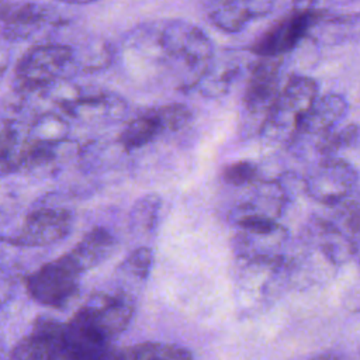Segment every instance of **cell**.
<instances>
[{
    "mask_svg": "<svg viewBox=\"0 0 360 360\" xmlns=\"http://www.w3.org/2000/svg\"><path fill=\"white\" fill-rule=\"evenodd\" d=\"M82 274L68 255H63L31 273L27 278V291L42 305L62 308L76 295Z\"/></svg>",
    "mask_w": 360,
    "mask_h": 360,
    "instance_id": "obj_4",
    "label": "cell"
},
{
    "mask_svg": "<svg viewBox=\"0 0 360 360\" xmlns=\"http://www.w3.org/2000/svg\"><path fill=\"white\" fill-rule=\"evenodd\" d=\"M76 66L73 48L46 44L30 49L17 63L14 84L18 90H38L53 84Z\"/></svg>",
    "mask_w": 360,
    "mask_h": 360,
    "instance_id": "obj_3",
    "label": "cell"
},
{
    "mask_svg": "<svg viewBox=\"0 0 360 360\" xmlns=\"http://www.w3.org/2000/svg\"><path fill=\"white\" fill-rule=\"evenodd\" d=\"M274 3L276 0H208L207 15L219 31L235 34L252 20L267 15Z\"/></svg>",
    "mask_w": 360,
    "mask_h": 360,
    "instance_id": "obj_11",
    "label": "cell"
},
{
    "mask_svg": "<svg viewBox=\"0 0 360 360\" xmlns=\"http://www.w3.org/2000/svg\"><path fill=\"white\" fill-rule=\"evenodd\" d=\"M346 200L340 202L343 205L340 211L343 222L342 229L347 232L360 246V200Z\"/></svg>",
    "mask_w": 360,
    "mask_h": 360,
    "instance_id": "obj_24",
    "label": "cell"
},
{
    "mask_svg": "<svg viewBox=\"0 0 360 360\" xmlns=\"http://www.w3.org/2000/svg\"><path fill=\"white\" fill-rule=\"evenodd\" d=\"M160 197L148 194L139 198L129 214V228L134 232H150L158 222L160 212Z\"/></svg>",
    "mask_w": 360,
    "mask_h": 360,
    "instance_id": "obj_19",
    "label": "cell"
},
{
    "mask_svg": "<svg viewBox=\"0 0 360 360\" xmlns=\"http://www.w3.org/2000/svg\"><path fill=\"white\" fill-rule=\"evenodd\" d=\"M135 312L134 301L128 292H97L75 314L94 330L110 340L122 333Z\"/></svg>",
    "mask_w": 360,
    "mask_h": 360,
    "instance_id": "obj_5",
    "label": "cell"
},
{
    "mask_svg": "<svg viewBox=\"0 0 360 360\" xmlns=\"http://www.w3.org/2000/svg\"><path fill=\"white\" fill-rule=\"evenodd\" d=\"M316 0H292L294 10H312Z\"/></svg>",
    "mask_w": 360,
    "mask_h": 360,
    "instance_id": "obj_25",
    "label": "cell"
},
{
    "mask_svg": "<svg viewBox=\"0 0 360 360\" xmlns=\"http://www.w3.org/2000/svg\"><path fill=\"white\" fill-rule=\"evenodd\" d=\"M68 134V124L55 114H44L35 120L30 129V141L56 145Z\"/></svg>",
    "mask_w": 360,
    "mask_h": 360,
    "instance_id": "obj_21",
    "label": "cell"
},
{
    "mask_svg": "<svg viewBox=\"0 0 360 360\" xmlns=\"http://www.w3.org/2000/svg\"><path fill=\"white\" fill-rule=\"evenodd\" d=\"M318 97V83L308 76H292L280 90L263 120L262 134L271 141H291L297 136L301 115Z\"/></svg>",
    "mask_w": 360,
    "mask_h": 360,
    "instance_id": "obj_2",
    "label": "cell"
},
{
    "mask_svg": "<svg viewBox=\"0 0 360 360\" xmlns=\"http://www.w3.org/2000/svg\"><path fill=\"white\" fill-rule=\"evenodd\" d=\"M60 3H68V4H90L98 0H58Z\"/></svg>",
    "mask_w": 360,
    "mask_h": 360,
    "instance_id": "obj_27",
    "label": "cell"
},
{
    "mask_svg": "<svg viewBox=\"0 0 360 360\" xmlns=\"http://www.w3.org/2000/svg\"><path fill=\"white\" fill-rule=\"evenodd\" d=\"M319 18L315 10H294L259 37L249 51L260 58H281L301 42Z\"/></svg>",
    "mask_w": 360,
    "mask_h": 360,
    "instance_id": "obj_7",
    "label": "cell"
},
{
    "mask_svg": "<svg viewBox=\"0 0 360 360\" xmlns=\"http://www.w3.org/2000/svg\"><path fill=\"white\" fill-rule=\"evenodd\" d=\"M73 218L63 208H37L24 221L21 229L8 239L11 245L37 248L63 239L72 229Z\"/></svg>",
    "mask_w": 360,
    "mask_h": 360,
    "instance_id": "obj_8",
    "label": "cell"
},
{
    "mask_svg": "<svg viewBox=\"0 0 360 360\" xmlns=\"http://www.w3.org/2000/svg\"><path fill=\"white\" fill-rule=\"evenodd\" d=\"M153 110H155L165 132L181 129L191 120L190 108L180 103L165 104V105H160Z\"/></svg>",
    "mask_w": 360,
    "mask_h": 360,
    "instance_id": "obj_22",
    "label": "cell"
},
{
    "mask_svg": "<svg viewBox=\"0 0 360 360\" xmlns=\"http://www.w3.org/2000/svg\"><path fill=\"white\" fill-rule=\"evenodd\" d=\"M359 271H360V257H359Z\"/></svg>",
    "mask_w": 360,
    "mask_h": 360,
    "instance_id": "obj_28",
    "label": "cell"
},
{
    "mask_svg": "<svg viewBox=\"0 0 360 360\" xmlns=\"http://www.w3.org/2000/svg\"><path fill=\"white\" fill-rule=\"evenodd\" d=\"M115 245V238L110 231L104 228H94L87 232L66 255L72 263L84 273L105 262L112 255Z\"/></svg>",
    "mask_w": 360,
    "mask_h": 360,
    "instance_id": "obj_15",
    "label": "cell"
},
{
    "mask_svg": "<svg viewBox=\"0 0 360 360\" xmlns=\"http://www.w3.org/2000/svg\"><path fill=\"white\" fill-rule=\"evenodd\" d=\"M153 262L152 250L146 246H141L132 250L118 266V274L124 281L141 283L145 281Z\"/></svg>",
    "mask_w": 360,
    "mask_h": 360,
    "instance_id": "obj_20",
    "label": "cell"
},
{
    "mask_svg": "<svg viewBox=\"0 0 360 360\" xmlns=\"http://www.w3.org/2000/svg\"><path fill=\"white\" fill-rule=\"evenodd\" d=\"M257 179V167L252 162L239 160L228 165L222 170V180L231 186L250 184Z\"/></svg>",
    "mask_w": 360,
    "mask_h": 360,
    "instance_id": "obj_23",
    "label": "cell"
},
{
    "mask_svg": "<svg viewBox=\"0 0 360 360\" xmlns=\"http://www.w3.org/2000/svg\"><path fill=\"white\" fill-rule=\"evenodd\" d=\"M347 101L339 94L318 96L309 108L301 115L297 125V136H318L329 134L345 118Z\"/></svg>",
    "mask_w": 360,
    "mask_h": 360,
    "instance_id": "obj_14",
    "label": "cell"
},
{
    "mask_svg": "<svg viewBox=\"0 0 360 360\" xmlns=\"http://www.w3.org/2000/svg\"><path fill=\"white\" fill-rule=\"evenodd\" d=\"M159 46L167 62L187 75L190 86H195L212 66L211 39L188 21L174 20L165 24L159 34Z\"/></svg>",
    "mask_w": 360,
    "mask_h": 360,
    "instance_id": "obj_1",
    "label": "cell"
},
{
    "mask_svg": "<svg viewBox=\"0 0 360 360\" xmlns=\"http://www.w3.org/2000/svg\"><path fill=\"white\" fill-rule=\"evenodd\" d=\"M311 360H345V357L339 353L328 352V353H321L318 356H314Z\"/></svg>",
    "mask_w": 360,
    "mask_h": 360,
    "instance_id": "obj_26",
    "label": "cell"
},
{
    "mask_svg": "<svg viewBox=\"0 0 360 360\" xmlns=\"http://www.w3.org/2000/svg\"><path fill=\"white\" fill-rule=\"evenodd\" d=\"M360 141V127L357 124H349L340 129H333L329 134L319 138L316 149L322 159L338 158V153L343 149L354 146Z\"/></svg>",
    "mask_w": 360,
    "mask_h": 360,
    "instance_id": "obj_18",
    "label": "cell"
},
{
    "mask_svg": "<svg viewBox=\"0 0 360 360\" xmlns=\"http://www.w3.org/2000/svg\"><path fill=\"white\" fill-rule=\"evenodd\" d=\"M308 236L333 266H340L359 253V243L335 221L323 218L312 219Z\"/></svg>",
    "mask_w": 360,
    "mask_h": 360,
    "instance_id": "obj_13",
    "label": "cell"
},
{
    "mask_svg": "<svg viewBox=\"0 0 360 360\" xmlns=\"http://www.w3.org/2000/svg\"><path fill=\"white\" fill-rule=\"evenodd\" d=\"M63 326L49 316H39L32 332L10 350L8 360H66L63 352Z\"/></svg>",
    "mask_w": 360,
    "mask_h": 360,
    "instance_id": "obj_9",
    "label": "cell"
},
{
    "mask_svg": "<svg viewBox=\"0 0 360 360\" xmlns=\"http://www.w3.org/2000/svg\"><path fill=\"white\" fill-rule=\"evenodd\" d=\"M165 129L155 112V110H148L131 120L118 136V143L128 152L139 149L153 139H156Z\"/></svg>",
    "mask_w": 360,
    "mask_h": 360,
    "instance_id": "obj_16",
    "label": "cell"
},
{
    "mask_svg": "<svg viewBox=\"0 0 360 360\" xmlns=\"http://www.w3.org/2000/svg\"><path fill=\"white\" fill-rule=\"evenodd\" d=\"M280 58H262L249 72L243 105L250 114L267 115L280 93Z\"/></svg>",
    "mask_w": 360,
    "mask_h": 360,
    "instance_id": "obj_10",
    "label": "cell"
},
{
    "mask_svg": "<svg viewBox=\"0 0 360 360\" xmlns=\"http://www.w3.org/2000/svg\"><path fill=\"white\" fill-rule=\"evenodd\" d=\"M49 21L46 7L37 3H13L3 0L1 37L4 41H21L32 37Z\"/></svg>",
    "mask_w": 360,
    "mask_h": 360,
    "instance_id": "obj_12",
    "label": "cell"
},
{
    "mask_svg": "<svg viewBox=\"0 0 360 360\" xmlns=\"http://www.w3.org/2000/svg\"><path fill=\"white\" fill-rule=\"evenodd\" d=\"M114 360H193V354L179 345L142 342L117 350Z\"/></svg>",
    "mask_w": 360,
    "mask_h": 360,
    "instance_id": "obj_17",
    "label": "cell"
},
{
    "mask_svg": "<svg viewBox=\"0 0 360 360\" xmlns=\"http://www.w3.org/2000/svg\"><path fill=\"white\" fill-rule=\"evenodd\" d=\"M357 181V170L349 162L340 158H326L305 179L304 188L315 201L338 205L353 193Z\"/></svg>",
    "mask_w": 360,
    "mask_h": 360,
    "instance_id": "obj_6",
    "label": "cell"
}]
</instances>
